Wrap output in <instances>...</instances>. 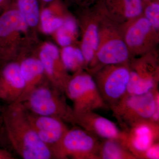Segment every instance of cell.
<instances>
[{
	"label": "cell",
	"instance_id": "16",
	"mask_svg": "<svg viewBox=\"0 0 159 159\" xmlns=\"http://www.w3.org/2000/svg\"><path fill=\"white\" fill-rule=\"evenodd\" d=\"M25 87L19 63L6 64L0 70V99L9 104L16 102Z\"/></svg>",
	"mask_w": 159,
	"mask_h": 159
},
{
	"label": "cell",
	"instance_id": "17",
	"mask_svg": "<svg viewBox=\"0 0 159 159\" xmlns=\"http://www.w3.org/2000/svg\"><path fill=\"white\" fill-rule=\"evenodd\" d=\"M105 14L113 21L122 25L142 14V0H101Z\"/></svg>",
	"mask_w": 159,
	"mask_h": 159
},
{
	"label": "cell",
	"instance_id": "3",
	"mask_svg": "<svg viewBox=\"0 0 159 159\" xmlns=\"http://www.w3.org/2000/svg\"><path fill=\"white\" fill-rule=\"evenodd\" d=\"M102 9L99 24L95 66L89 73L102 66L128 63L131 59L121 25L106 15L103 7Z\"/></svg>",
	"mask_w": 159,
	"mask_h": 159
},
{
	"label": "cell",
	"instance_id": "30",
	"mask_svg": "<svg viewBox=\"0 0 159 159\" xmlns=\"http://www.w3.org/2000/svg\"><path fill=\"white\" fill-rule=\"evenodd\" d=\"M158 1V0H142L143 3L147 2H152V1Z\"/></svg>",
	"mask_w": 159,
	"mask_h": 159
},
{
	"label": "cell",
	"instance_id": "13",
	"mask_svg": "<svg viewBox=\"0 0 159 159\" xmlns=\"http://www.w3.org/2000/svg\"><path fill=\"white\" fill-rule=\"evenodd\" d=\"M29 28L24 16L10 3L0 13V61L11 59L10 43L15 33L25 32Z\"/></svg>",
	"mask_w": 159,
	"mask_h": 159
},
{
	"label": "cell",
	"instance_id": "4",
	"mask_svg": "<svg viewBox=\"0 0 159 159\" xmlns=\"http://www.w3.org/2000/svg\"><path fill=\"white\" fill-rule=\"evenodd\" d=\"M64 94L51 84L49 85L42 82L21 103L33 113L54 117L74 125V111Z\"/></svg>",
	"mask_w": 159,
	"mask_h": 159
},
{
	"label": "cell",
	"instance_id": "28",
	"mask_svg": "<svg viewBox=\"0 0 159 159\" xmlns=\"http://www.w3.org/2000/svg\"><path fill=\"white\" fill-rule=\"evenodd\" d=\"M10 4V0H0V13L2 12Z\"/></svg>",
	"mask_w": 159,
	"mask_h": 159
},
{
	"label": "cell",
	"instance_id": "10",
	"mask_svg": "<svg viewBox=\"0 0 159 159\" xmlns=\"http://www.w3.org/2000/svg\"><path fill=\"white\" fill-rule=\"evenodd\" d=\"M101 140L80 127L67 131L55 156V159H98Z\"/></svg>",
	"mask_w": 159,
	"mask_h": 159
},
{
	"label": "cell",
	"instance_id": "2",
	"mask_svg": "<svg viewBox=\"0 0 159 159\" xmlns=\"http://www.w3.org/2000/svg\"><path fill=\"white\" fill-rule=\"evenodd\" d=\"M110 108L125 132L140 122L159 124V90L141 95L126 94Z\"/></svg>",
	"mask_w": 159,
	"mask_h": 159
},
{
	"label": "cell",
	"instance_id": "14",
	"mask_svg": "<svg viewBox=\"0 0 159 159\" xmlns=\"http://www.w3.org/2000/svg\"><path fill=\"white\" fill-rule=\"evenodd\" d=\"M39 58L50 83L65 94L71 76L63 64L58 48L53 43H46L40 51Z\"/></svg>",
	"mask_w": 159,
	"mask_h": 159
},
{
	"label": "cell",
	"instance_id": "19",
	"mask_svg": "<svg viewBox=\"0 0 159 159\" xmlns=\"http://www.w3.org/2000/svg\"><path fill=\"white\" fill-rule=\"evenodd\" d=\"M98 159H137L122 142L115 139L101 140Z\"/></svg>",
	"mask_w": 159,
	"mask_h": 159
},
{
	"label": "cell",
	"instance_id": "21",
	"mask_svg": "<svg viewBox=\"0 0 159 159\" xmlns=\"http://www.w3.org/2000/svg\"><path fill=\"white\" fill-rule=\"evenodd\" d=\"M25 17L29 27H35L40 20V2L39 0H10Z\"/></svg>",
	"mask_w": 159,
	"mask_h": 159
},
{
	"label": "cell",
	"instance_id": "22",
	"mask_svg": "<svg viewBox=\"0 0 159 159\" xmlns=\"http://www.w3.org/2000/svg\"><path fill=\"white\" fill-rule=\"evenodd\" d=\"M51 6L48 8H43L40 15V20L42 29L44 33L50 34L55 32L62 25L63 17L55 15L53 8Z\"/></svg>",
	"mask_w": 159,
	"mask_h": 159
},
{
	"label": "cell",
	"instance_id": "26",
	"mask_svg": "<svg viewBox=\"0 0 159 159\" xmlns=\"http://www.w3.org/2000/svg\"><path fill=\"white\" fill-rule=\"evenodd\" d=\"M140 159H159V142H157L142 154Z\"/></svg>",
	"mask_w": 159,
	"mask_h": 159
},
{
	"label": "cell",
	"instance_id": "15",
	"mask_svg": "<svg viewBox=\"0 0 159 159\" xmlns=\"http://www.w3.org/2000/svg\"><path fill=\"white\" fill-rule=\"evenodd\" d=\"M126 133L125 146L137 159L154 143L158 142L159 124L151 121L133 125Z\"/></svg>",
	"mask_w": 159,
	"mask_h": 159
},
{
	"label": "cell",
	"instance_id": "1",
	"mask_svg": "<svg viewBox=\"0 0 159 159\" xmlns=\"http://www.w3.org/2000/svg\"><path fill=\"white\" fill-rule=\"evenodd\" d=\"M7 137L12 148L24 159H54L30 123L21 102L10 103L3 112Z\"/></svg>",
	"mask_w": 159,
	"mask_h": 159
},
{
	"label": "cell",
	"instance_id": "29",
	"mask_svg": "<svg viewBox=\"0 0 159 159\" xmlns=\"http://www.w3.org/2000/svg\"><path fill=\"white\" fill-rule=\"evenodd\" d=\"M40 2L42 3L43 5H47L54 2L55 0H39Z\"/></svg>",
	"mask_w": 159,
	"mask_h": 159
},
{
	"label": "cell",
	"instance_id": "23",
	"mask_svg": "<svg viewBox=\"0 0 159 159\" xmlns=\"http://www.w3.org/2000/svg\"><path fill=\"white\" fill-rule=\"evenodd\" d=\"M142 14L154 29L159 31V0L143 3Z\"/></svg>",
	"mask_w": 159,
	"mask_h": 159
},
{
	"label": "cell",
	"instance_id": "11",
	"mask_svg": "<svg viewBox=\"0 0 159 159\" xmlns=\"http://www.w3.org/2000/svg\"><path fill=\"white\" fill-rule=\"evenodd\" d=\"M25 109L27 118L38 136L55 159L63 138L69 129L66 122L57 118L40 116Z\"/></svg>",
	"mask_w": 159,
	"mask_h": 159
},
{
	"label": "cell",
	"instance_id": "5",
	"mask_svg": "<svg viewBox=\"0 0 159 159\" xmlns=\"http://www.w3.org/2000/svg\"><path fill=\"white\" fill-rule=\"evenodd\" d=\"M65 94L73 102L74 114L108 108L93 76L85 70L71 76Z\"/></svg>",
	"mask_w": 159,
	"mask_h": 159
},
{
	"label": "cell",
	"instance_id": "24",
	"mask_svg": "<svg viewBox=\"0 0 159 159\" xmlns=\"http://www.w3.org/2000/svg\"><path fill=\"white\" fill-rule=\"evenodd\" d=\"M55 32L57 42L62 48L72 45L78 34L73 29L63 25Z\"/></svg>",
	"mask_w": 159,
	"mask_h": 159
},
{
	"label": "cell",
	"instance_id": "18",
	"mask_svg": "<svg viewBox=\"0 0 159 159\" xmlns=\"http://www.w3.org/2000/svg\"><path fill=\"white\" fill-rule=\"evenodd\" d=\"M20 66L25 87L21 96L15 102H24L34 89L43 82L45 74L43 66L39 58H26L20 63Z\"/></svg>",
	"mask_w": 159,
	"mask_h": 159
},
{
	"label": "cell",
	"instance_id": "25",
	"mask_svg": "<svg viewBox=\"0 0 159 159\" xmlns=\"http://www.w3.org/2000/svg\"><path fill=\"white\" fill-rule=\"evenodd\" d=\"M67 6H72L77 11L90 8L93 6L99 0H60Z\"/></svg>",
	"mask_w": 159,
	"mask_h": 159
},
{
	"label": "cell",
	"instance_id": "8",
	"mask_svg": "<svg viewBox=\"0 0 159 159\" xmlns=\"http://www.w3.org/2000/svg\"><path fill=\"white\" fill-rule=\"evenodd\" d=\"M120 25L131 58L158 48L159 31L154 29L143 14Z\"/></svg>",
	"mask_w": 159,
	"mask_h": 159
},
{
	"label": "cell",
	"instance_id": "12",
	"mask_svg": "<svg viewBox=\"0 0 159 159\" xmlns=\"http://www.w3.org/2000/svg\"><path fill=\"white\" fill-rule=\"evenodd\" d=\"M74 125H78L100 140L115 139L126 147V133L115 122L94 111L74 114Z\"/></svg>",
	"mask_w": 159,
	"mask_h": 159
},
{
	"label": "cell",
	"instance_id": "6",
	"mask_svg": "<svg viewBox=\"0 0 159 159\" xmlns=\"http://www.w3.org/2000/svg\"><path fill=\"white\" fill-rule=\"evenodd\" d=\"M129 80L126 94L141 95L158 89V49L138 57L129 62Z\"/></svg>",
	"mask_w": 159,
	"mask_h": 159
},
{
	"label": "cell",
	"instance_id": "7",
	"mask_svg": "<svg viewBox=\"0 0 159 159\" xmlns=\"http://www.w3.org/2000/svg\"><path fill=\"white\" fill-rule=\"evenodd\" d=\"M90 74L109 108L127 93L129 77V62L102 66Z\"/></svg>",
	"mask_w": 159,
	"mask_h": 159
},
{
	"label": "cell",
	"instance_id": "27",
	"mask_svg": "<svg viewBox=\"0 0 159 159\" xmlns=\"http://www.w3.org/2000/svg\"><path fill=\"white\" fill-rule=\"evenodd\" d=\"M14 157L9 152L0 149V159H13Z\"/></svg>",
	"mask_w": 159,
	"mask_h": 159
},
{
	"label": "cell",
	"instance_id": "20",
	"mask_svg": "<svg viewBox=\"0 0 159 159\" xmlns=\"http://www.w3.org/2000/svg\"><path fill=\"white\" fill-rule=\"evenodd\" d=\"M63 64L68 72L75 74L85 70V61L80 48L70 45L64 47L60 52Z\"/></svg>",
	"mask_w": 159,
	"mask_h": 159
},
{
	"label": "cell",
	"instance_id": "9",
	"mask_svg": "<svg viewBox=\"0 0 159 159\" xmlns=\"http://www.w3.org/2000/svg\"><path fill=\"white\" fill-rule=\"evenodd\" d=\"M102 12L101 0L90 8L78 11L77 22L81 33L79 48L85 61V70L88 72L95 66L99 24Z\"/></svg>",
	"mask_w": 159,
	"mask_h": 159
}]
</instances>
